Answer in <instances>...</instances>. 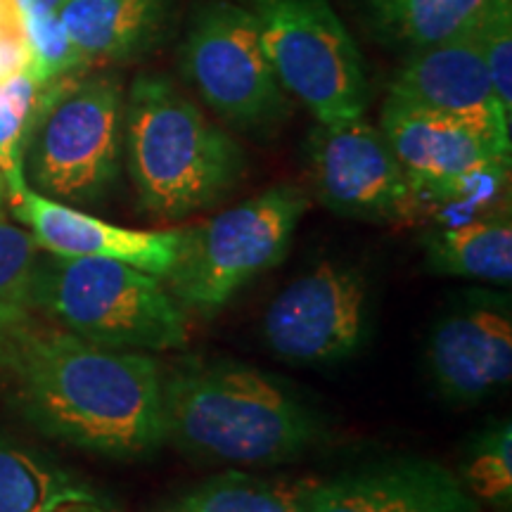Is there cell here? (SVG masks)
Returning <instances> with one entry per match:
<instances>
[{
	"label": "cell",
	"instance_id": "cell-1",
	"mask_svg": "<svg viewBox=\"0 0 512 512\" xmlns=\"http://www.w3.org/2000/svg\"><path fill=\"white\" fill-rule=\"evenodd\" d=\"M29 418L46 434L112 458H145L166 441L162 370L143 351L110 349L29 323L0 344Z\"/></svg>",
	"mask_w": 512,
	"mask_h": 512
},
{
	"label": "cell",
	"instance_id": "cell-2",
	"mask_svg": "<svg viewBox=\"0 0 512 512\" xmlns=\"http://www.w3.org/2000/svg\"><path fill=\"white\" fill-rule=\"evenodd\" d=\"M166 441L207 463H292L323 437V422L278 377L242 363H185L162 384Z\"/></svg>",
	"mask_w": 512,
	"mask_h": 512
},
{
	"label": "cell",
	"instance_id": "cell-3",
	"mask_svg": "<svg viewBox=\"0 0 512 512\" xmlns=\"http://www.w3.org/2000/svg\"><path fill=\"white\" fill-rule=\"evenodd\" d=\"M124 140L138 200L162 221L214 207L245 174L242 147L162 74L133 81Z\"/></svg>",
	"mask_w": 512,
	"mask_h": 512
},
{
	"label": "cell",
	"instance_id": "cell-4",
	"mask_svg": "<svg viewBox=\"0 0 512 512\" xmlns=\"http://www.w3.org/2000/svg\"><path fill=\"white\" fill-rule=\"evenodd\" d=\"M34 306L67 332L124 351L183 349L188 311L157 275L114 259H64L36 264Z\"/></svg>",
	"mask_w": 512,
	"mask_h": 512
},
{
	"label": "cell",
	"instance_id": "cell-5",
	"mask_svg": "<svg viewBox=\"0 0 512 512\" xmlns=\"http://www.w3.org/2000/svg\"><path fill=\"white\" fill-rule=\"evenodd\" d=\"M309 197L297 185H273L214 219L181 228L166 287L183 306L216 313L242 287L287 256Z\"/></svg>",
	"mask_w": 512,
	"mask_h": 512
},
{
	"label": "cell",
	"instance_id": "cell-6",
	"mask_svg": "<svg viewBox=\"0 0 512 512\" xmlns=\"http://www.w3.org/2000/svg\"><path fill=\"white\" fill-rule=\"evenodd\" d=\"M275 76L318 124L363 117L368 79L363 57L328 0H242Z\"/></svg>",
	"mask_w": 512,
	"mask_h": 512
},
{
	"label": "cell",
	"instance_id": "cell-7",
	"mask_svg": "<svg viewBox=\"0 0 512 512\" xmlns=\"http://www.w3.org/2000/svg\"><path fill=\"white\" fill-rule=\"evenodd\" d=\"M29 133V174L41 195L98 202L119 174L124 95L114 79L43 88Z\"/></svg>",
	"mask_w": 512,
	"mask_h": 512
},
{
	"label": "cell",
	"instance_id": "cell-8",
	"mask_svg": "<svg viewBox=\"0 0 512 512\" xmlns=\"http://www.w3.org/2000/svg\"><path fill=\"white\" fill-rule=\"evenodd\" d=\"M183 69L200 98L230 126L268 131L290 112L254 19L219 0L200 12L183 46Z\"/></svg>",
	"mask_w": 512,
	"mask_h": 512
},
{
	"label": "cell",
	"instance_id": "cell-9",
	"mask_svg": "<svg viewBox=\"0 0 512 512\" xmlns=\"http://www.w3.org/2000/svg\"><path fill=\"white\" fill-rule=\"evenodd\" d=\"M370 285L361 268L325 261L268 304V349L297 366H332L366 347Z\"/></svg>",
	"mask_w": 512,
	"mask_h": 512
},
{
	"label": "cell",
	"instance_id": "cell-10",
	"mask_svg": "<svg viewBox=\"0 0 512 512\" xmlns=\"http://www.w3.org/2000/svg\"><path fill=\"white\" fill-rule=\"evenodd\" d=\"M316 197L332 214L368 223H411L415 192L380 128L366 119L318 124L306 145Z\"/></svg>",
	"mask_w": 512,
	"mask_h": 512
},
{
	"label": "cell",
	"instance_id": "cell-11",
	"mask_svg": "<svg viewBox=\"0 0 512 512\" xmlns=\"http://www.w3.org/2000/svg\"><path fill=\"white\" fill-rule=\"evenodd\" d=\"M8 202L17 219L31 230L38 249L64 259H114L157 278H166L181 247V230L114 226L69 204L50 200L29 185L12 192Z\"/></svg>",
	"mask_w": 512,
	"mask_h": 512
},
{
	"label": "cell",
	"instance_id": "cell-12",
	"mask_svg": "<svg viewBox=\"0 0 512 512\" xmlns=\"http://www.w3.org/2000/svg\"><path fill=\"white\" fill-rule=\"evenodd\" d=\"M302 512H479V505L444 465L399 458L311 482Z\"/></svg>",
	"mask_w": 512,
	"mask_h": 512
},
{
	"label": "cell",
	"instance_id": "cell-13",
	"mask_svg": "<svg viewBox=\"0 0 512 512\" xmlns=\"http://www.w3.org/2000/svg\"><path fill=\"white\" fill-rule=\"evenodd\" d=\"M380 131L411 178L415 216L418 197L425 192L486 162L510 159V143H503L494 133L446 114L408 105L392 95L384 100Z\"/></svg>",
	"mask_w": 512,
	"mask_h": 512
},
{
	"label": "cell",
	"instance_id": "cell-14",
	"mask_svg": "<svg viewBox=\"0 0 512 512\" xmlns=\"http://www.w3.org/2000/svg\"><path fill=\"white\" fill-rule=\"evenodd\" d=\"M427 370L439 394L477 403L510 384L512 320L501 302H479L448 313L427 342Z\"/></svg>",
	"mask_w": 512,
	"mask_h": 512
},
{
	"label": "cell",
	"instance_id": "cell-15",
	"mask_svg": "<svg viewBox=\"0 0 512 512\" xmlns=\"http://www.w3.org/2000/svg\"><path fill=\"white\" fill-rule=\"evenodd\" d=\"M392 98L494 133L510 143V114L491 86L475 36L418 48L389 88Z\"/></svg>",
	"mask_w": 512,
	"mask_h": 512
},
{
	"label": "cell",
	"instance_id": "cell-16",
	"mask_svg": "<svg viewBox=\"0 0 512 512\" xmlns=\"http://www.w3.org/2000/svg\"><path fill=\"white\" fill-rule=\"evenodd\" d=\"M0 512H117L102 491L31 448L0 439Z\"/></svg>",
	"mask_w": 512,
	"mask_h": 512
},
{
	"label": "cell",
	"instance_id": "cell-17",
	"mask_svg": "<svg viewBox=\"0 0 512 512\" xmlns=\"http://www.w3.org/2000/svg\"><path fill=\"white\" fill-rule=\"evenodd\" d=\"M164 0H64L62 27L83 60H114L136 53L157 34Z\"/></svg>",
	"mask_w": 512,
	"mask_h": 512
},
{
	"label": "cell",
	"instance_id": "cell-18",
	"mask_svg": "<svg viewBox=\"0 0 512 512\" xmlns=\"http://www.w3.org/2000/svg\"><path fill=\"white\" fill-rule=\"evenodd\" d=\"M425 264L448 278L510 285L512 226L508 216H486L460 226H439L425 238Z\"/></svg>",
	"mask_w": 512,
	"mask_h": 512
},
{
	"label": "cell",
	"instance_id": "cell-19",
	"mask_svg": "<svg viewBox=\"0 0 512 512\" xmlns=\"http://www.w3.org/2000/svg\"><path fill=\"white\" fill-rule=\"evenodd\" d=\"M309 484L226 470L192 486L157 512H302Z\"/></svg>",
	"mask_w": 512,
	"mask_h": 512
},
{
	"label": "cell",
	"instance_id": "cell-20",
	"mask_svg": "<svg viewBox=\"0 0 512 512\" xmlns=\"http://www.w3.org/2000/svg\"><path fill=\"white\" fill-rule=\"evenodd\" d=\"M498 0H377L384 22L415 48L472 34Z\"/></svg>",
	"mask_w": 512,
	"mask_h": 512
},
{
	"label": "cell",
	"instance_id": "cell-21",
	"mask_svg": "<svg viewBox=\"0 0 512 512\" xmlns=\"http://www.w3.org/2000/svg\"><path fill=\"white\" fill-rule=\"evenodd\" d=\"M38 245L24 228L0 219V344L29 323Z\"/></svg>",
	"mask_w": 512,
	"mask_h": 512
},
{
	"label": "cell",
	"instance_id": "cell-22",
	"mask_svg": "<svg viewBox=\"0 0 512 512\" xmlns=\"http://www.w3.org/2000/svg\"><path fill=\"white\" fill-rule=\"evenodd\" d=\"M465 489L479 501L508 508L512 501V427H494L472 446L463 470Z\"/></svg>",
	"mask_w": 512,
	"mask_h": 512
},
{
	"label": "cell",
	"instance_id": "cell-23",
	"mask_svg": "<svg viewBox=\"0 0 512 512\" xmlns=\"http://www.w3.org/2000/svg\"><path fill=\"white\" fill-rule=\"evenodd\" d=\"M22 29L29 50L27 74L38 86H50L86 64L57 12H27L22 15Z\"/></svg>",
	"mask_w": 512,
	"mask_h": 512
},
{
	"label": "cell",
	"instance_id": "cell-24",
	"mask_svg": "<svg viewBox=\"0 0 512 512\" xmlns=\"http://www.w3.org/2000/svg\"><path fill=\"white\" fill-rule=\"evenodd\" d=\"M498 102L512 117V10L510 0H498L484 22L472 31Z\"/></svg>",
	"mask_w": 512,
	"mask_h": 512
},
{
	"label": "cell",
	"instance_id": "cell-25",
	"mask_svg": "<svg viewBox=\"0 0 512 512\" xmlns=\"http://www.w3.org/2000/svg\"><path fill=\"white\" fill-rule=\"evenodd\" d=\"M29 124L0 98V176L8 197L27 185L24 178V147H27Z\"/></svg>",
	"mask_w": 512,
	"mask_h": 512
},
{
	"label": "cell",
	"instance_id": "cell-26",
	"mask_svg": "<svg viewBox=\"0 0 512 512\" xmlns=\"http://www.w3.org/2000/svg\"><path fill=\"white\" fill-rule=\"evenodd\" d=\"M29 69L24 29H0V86Z\"/></svg>",
	"mask_w": 512,
	"mask_h": 512
},
{
	"label": "cell",
	"instance_id": "cell-27",
	"mask_svg": "<svg viewBox=\"0 0 512 512\" xmlns=\"http://www.w3.org/2000/svg\"><path fill=\"white\" fill-rule=\"evenodd\" d=\"M0 29H22V15L15 0H0Z\"/></svg>",
	"mask_w": 512,
	"mask_h": 512
},
{
	"label": "cell",
	"instance_id": "cell-28",
	"mask_svg": "<svg viewBox=\"0 0 512 512\" xmlns=\"http://www.w3.org/2000/svg\"><path fill=\"white\" fill-rule=\"evenodd\" d=\"M64 0H15L19 15L27 12H57L62 8Z\"/></svg>",
	"mask_w": 512,
	"mask_h": 512
},
{
	"label": "cell",
	"instance_id": "cell-29",
	"mask_svg": "<svg viewBox=\"0 0 512 512\" xmlns=\"http://www.w3.org/2000/svg\"><path fill=\"white\" fill-rule=\"evenodd\" d=\"M5 197H8V192H5V181H3V176H0V214H3V202H5Z\"/></svg>",
	"mask_w": 512,
	"mask_h": 512
}]
</instances>
